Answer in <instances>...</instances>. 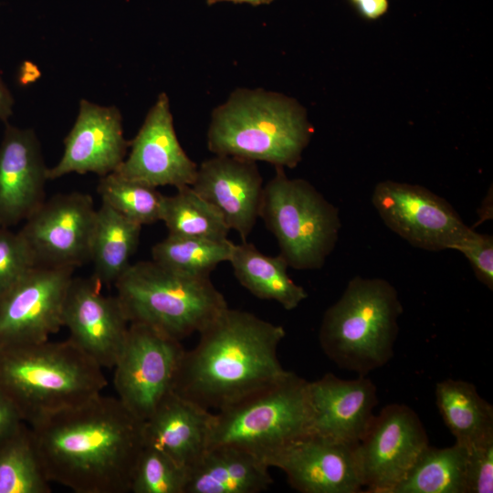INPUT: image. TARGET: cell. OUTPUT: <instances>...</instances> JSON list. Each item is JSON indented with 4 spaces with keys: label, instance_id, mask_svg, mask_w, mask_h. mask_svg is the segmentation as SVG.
<instances>
[{
    "label": "cell",
    "instance_id": "cell-1",
    "mask_svg": "<svg viewBox=\"0 0 493 493\" xmlns=\"http://www.w3.org/2000/svg\"><path fill=\"white\" fill-rule=\"evenodd\" d=\"M143 421L101 393L46 415L30 431L47 477L76 493L131 492Z\"/></svg>",
    "mask_w": 493,
    "mask_h": 493
},
{
    "label": "cell",
    "instance_id": "cell-2",
    "mask_svg": "<svg viewBox=\"0 0 493 493\" xmlns=\"http://www.w3.org/2000/svg\"><path fill=\"white\" fill-rule=\"evenodd\" d=\"M185 351L173 392L217 412L285 377L278 347L286 331L243 310L224 309Z\"/></svg>",
    "mask_w": 493,
    "mask_h": 493
},
{
    "label": "cell",
    "instance_id": "cell-3",
    "mask_svg": "<svg viewBox=\"0 0 493 493\" xmlns=\"http://www.w3.org/2000/svg\"><path fill=\"white\" fill-rule=\"evenodd\" d=\"M312 133L304 108L294 99L262 89H237L211 115L207 147L275 167H295Z\"/></svg>",
    "mask_w": 493,
    "mask_h": 493
},
{
    "label": "cell",
    "instance_id": "cell-4",
    "mask_svg": "<svg viewBox=\"0 0 493 493\" xmlns=\"http://www.w3.org/2000/svg\"><path fill=\"white\" fill-rule=\"evenodd\" d=\"M106 385L102 367L69 339L0 348V391L29 425L93 398Z\"/></svg>",
    "mask_w": 493,
    "mask_h": 493
},
{
    "label": "cell",
    "instance_id": "cell-5",
    "mask_svg": "<svg viewBox=\"0 0 493 493\" xmlns=\"http://www.w3.org/2000/svg\"><path fill=\"white\" fill-rule=\"evenodd\" d=\"M402 313L389 281L355 276L323 315L320 347L339 367L367 375L393 358Z\"/></svg>",
    "mask_w": 493,
    "mask_h": 493
},
{
    "label": "cell",
    "instance_id": "cell-6",
    "mask_svg": "<svg viewBox=\"0 0 493 493\" xmlns=\"http://www.w3.org/2000/svg\"><path fill=\"white\" fill-rule=\"evenodd\" d=\"M114 285L130 323L178 341L200 332L228 307L210 278L184 275L153 260L131 264Z\"/></svg>",
    "mask_w": 493,
    "mask_h": 493
},
{
    "label": "cell",
    "instance_id": "cell-7",
    "mask_svg": "<svg viewBox=\"0 0 493 493\" xmlns=\"http://www.w3.org/2000/svg\"><path fill=\"white\" fill-rule=\"evenodd\" d=\"M309 385V382L288 372L275 383L218 411L214 414L208 447L233 446L264 460L311 433Z\"/></svg>",
    "mask_w": 493,
    "mask_h": 493
},
{
    "label": "cell",
    "instance_id": "cell-8",
    "mask_svg": "<svg viewBox=\"0 0 493 493\" xmlns=\"http://www.w3.org/2000/svg\"><path fill=\"white\" fill-rule=\"evenodd\" d=\"M259 217L294 269H319L333 251L341 226L339 210L308 181L282 167L264 185Z\"/></svg>",
    "mask_w": 493,
    "mask_h": 493
},
{
    "label": "cell",
    "instance_id": "cell-9",
    "mask_svg": "<svg viewBox=\"0 0 493 493\" xmlns=\"http://www.w3.org/2000/svg\"><path fill=\"white\" fill-rule=\"evenodd\" d=\"M185 350L181 341L142 323H130L114 368L117 398L145 421L172 391Z\"/></svg>",
    "mask_w": 493,
    "mask_h": 493
},
{
    "label": "cell",
    "instance_id": "cell-10",
    "mask_svg": "<svg viewBox=\"0 0 493 493\" xmlns=\"http://www.w3.org/2000/svg\"><path fill=\"white\" fill-rule=\"evenodd\" d=\"M428 446L424 425L411 407L384 406L353 447L362 488L369 493H393Z\"/></svg>",
    "mask_w": 493,
    "mask_h": 493
},
{
    "label": "cell",
    "instance_id": "cell-11",
    "mask_svg": "<svg viewBox=\"0 0 493 493\" xmlns=\"http://www.w3.org/2000/svg\"><path fill=\"white\" fill-rule=\"evenodd\" d=\"M372 204L393 232L427 251L455 250L470 230L446 199L417 184L380 182Z\"/></svg>",
    "mask_w": 493,
    "mask_h": 493
},
{
    "label": "cell",
    "instance_id": "cell-12",
    "mask_svg": "<svg viewBox=\"0 0 493 493\" xmlns=\"http://www.w3.org/2000/svg\"><path fill=\"white\" fill-rule=\"evenodd\" d=\"M73 270L36 266L0 296V348L42 342L63 327Z\"/></svg>",
    "mask_w": 493,
    "mask_h": 493
},
{
    "label": "cell",
    "instance_id": "cell-13",
    "mask_svg": "<svg viewBox=\"0 0 493 493\" xmlns=\"http://www.w3.org/2000/svg\"><path fill=\"white\" fill-rule=\"evenodd\" d=\"M96 213L87 194H57L44 201L19 230L37 266L75 268L89 261Z\"/></svg>",
    "mask_w": 493,
    "mask_h": 493
},
{
    "label": "cell",
    "instance_id": "cell-14",
    "mask_svg": "<svg viewBox=\"0 0 493 493\" xmlns=\"http://www.w3.org/2000/svg\"><path fill=\"white\" fill-rule=\"evenodd\" d=\"M130 146L116 174L155 188L193 184L198 166L177 139L166 93L158 96Z\"/></svg>",
    "mask_w": 493,
    "mask_h": 493
},
{
    "label": "cell",
    "instance_id": "cell-15",
    "mask_svg": "<svg viewBox=\"0 0 493 493\" xmlns=\"http://www.w3.org/2000/svg\"><path fill=\"white\" fill-rule=\"evenodd\" d=\"M95 278H72L62 314L68 339L102 368H113L130 322L117 296H104Z\"/></svg>",
    "mask_w": 493,
    "mask_h": 493
},
{
    "label": "cell",
    "instance_id": "cell-16",
    "mask_svg": "<svg viewBox=\"0 0 493 493\" xmlns=\"http://www.w3.org/2000/svg\"><path fill=\"white\" fill-rule=\"evenodd\" d=\"M353 447L309 433L269 454L264 461L282 470L288 484L302 493H359Z\"/></svg>",
    "mask_w": 493,
    "mask_h": 493
},
{
    "label": "cell",
    "instance_id": "cell-17",
    "mask_svg": "<svg viewBox=\"0 0 493 493\" xmlns=\"http://www.w3.org/2000/svg\"><path fill=\"white\" fill-rule=\"evenodd\" d=\"M64 145L60 161L47 169L48 180L71 173H94L101 177L111 173L125 159L130 142L124 138L117 107L100 106L83 99Z\"/></svg>",
    "mask_w": 493,
    "mask_h": 493
},
{
    "label": "cell",
    "instance_id": "cell-18",
    "mask_svg": "<svg viewBox=\"0 0 493 493\" xmlns=\"http://www.w3.org/2000/svg\"><path fill=\"white\" fill-rule=\"evenodd\" d=\"M311 433L356 446L374 417L377 389L366 375L345 380L332 373L309 382Z\"/></svg>",
    "mask_w": 493,
    "mask_h": 493
},
{
    "label": "cell",
    "instance_id": "cell-19",
    "mask_svg": "<svg viewBox=\"0 0 493 493\" xmlns=\"http://www.w3.org/2000/svg\"><path fill=\"white\" fill-rule=\"evenodd\" d=\"M191 186L217 208L242 242L246 241L259 217L264 187L256 162L215 155L197 167Z\"/></svg>",
    "mask_w": 493,
    "mask_h": 493
},
{
    "label": "cell",
    "instance_id": "cell-20",
    "mask_svg": "<svg viewBox=\"0 0 493 493\" xmlns=\"http://www.w3.org/2000/svg\"><path fill=\"white\" fill-rule=\"evenodd\" d=\"M39 142L31 129L5 122L0 144V225L26 220L44 200L47 178Z\"/></svg>",
    "mask_w": 493,
    "mask_h": 493
},
{
    "label": "cell",
    "instance_id": "cell-21",
    "mask_svg": "<svg viewBox=\"0 0 493 493\" xmlns=\"http://www.w3.org/2000/svg\"><path fill=\"white\" fill-rule=\"evenodd\" d=\"M214 414L172 391L143 421V444L189 469L208 447Z\"/></svg>",
    "mask_w": 493,
    "mask_h": 493
},
{
    "label": "cell",
    "instance_id": "cell-22",
    "mask_svg": "<svg viewBox=\"0 0 493 493\" xmlns=\"http://www.w3.org/2000/svg\"><path fill=\"white\" fill-rule=\"evenodd\" d=\"M259 456L233 446L208 447L188 469L185 493H259L273 480Z\"/></svg>",
    "mask_w": 493,
    "mask_h": 493
},
{
    "label": "cell",
    "instance_id": "cell-23",
    "mask_svg": "<svg viewBox=\"0 0 493 493\" xmlns=\"http://www.w3.org/2000/svg\"><path fill=\"white\" fill-rule=\"evenodd\" d=\"M228 262L239 283L258 299L277 301L291 310L308 298L307 291L288 276V265L281 255L267 256L245 241L234 244Z\"/></svg>",
    "mask_w": 493,
    "mask_h": 493
},
{
    "label": "cell",
    "instance_id": "cell-24",
    "mask_svg": "<svg viewBox=\"0 0 493 493\" xmlns=\"http://www.w3.org/2000/svg\"><path fill=\"white\" fill-rule=\"evenodd\" d=\"M435 402L456 443L468 448L493 436V407L467 381L445 379L436 383Z\"/></svg>",
    "mask_w": 493,
    "mask_h": 493
},
{
    "label": "cell",
    "instance_id": "cell-25",
    "mask_svg": "<svg viewBox=\"0 0 493 493\" xmlns=\"http://www.w3.org/2000/svg\"><path fill=\"white\" fill-rule=\"evenodd\" d=\"M142 226L105 203L97 209L89 261L100 284H115L130 264L139 243Z\"/></svg>",
    "mask_w": 493,
    "mask_h": 493
},
{
    "label": "cell",
    "instance_id": "cell-26",
    "mask_svg": "<svg viewBox=\"0 0 493 493\" xmlns=\"http://www.w3.org/2000/svg\"><path fill=\"white\" fill-rule=\"evenodd\" d=\"M467 456L457 443L445 448L429 445L393 493H467Z\"/></svg>",
    "mask_w": 493,
    "mask_h": 493
},
{
    "label": "cell",
    "instance_id": "cell-27",
    "mask_svg": "<svg viewBox=\"0 0 493 493\" xmlns=\"http://www.w3.org/2000/svg\"><path fill=\"white\" fill-rule=\"evenodd\" d=\"M160 220L173 236L224 240L230 230L217 208L192 186L163 195Z\"/></svg>",
    "mask_w": 493,
    "mask_h": 493
},
{
    "label": "cell",
    "instance_id": "cell-28",
    "mask_svg": "<svg viewBox=\"0 0 493 493\" xmlns=\"http://www.w3.org/2000/svg\"><path fill=\"white\" fill-rule=\"evenodd\" d=\"M230 240H214L168 235L152 248V260L176 272L198 278L210 273L222 262L229 261L233 247Z\"/></svg>",
    "mask_w": 493,
    "mask_h": 493
},
{
    "label": "cell",
    "instance_id": "cell-29",
    "mask_svg": "<svg viewBox=\"0 0 493 493\" xmlns=\"http://www.w3.org/2000/svg\"><path fill=\"white\" fill-rule=\"evenodd\" d=\"M50 483L25 425L0 446V493H49Z\"/></svg>",
    "mask_w": 493,
    "mask_h": 493
},
{
    "label": "cell",
    "instance_id": "cell-30",
    "mask_svg": "<svg viewBox=\"0 0 493 493\" xmlns=\"http://www.w3.org/2000/svg\"><path fill=\"white\" fill-rule=\"evenodd\" d=\"M97 190L103 203L142 226L161 219L163 194L155 187L111 173L100 178Z\"/></svg>",
    "mask_w": 493,
    "mask_h": 493
},
{
    "label": "cell",
    "instance_id": "cell-31",
    "mask_svg": "<svg viewBox=\"0 0 493 493\" xmlns=\"http://www.w3.org/2000/svg\"><path fill=\"white\" fill-rule=\"evenodd\" d=\"M188 469L166 454L143 446L131 484L132 493H185Z\"/></svg>",
    "mask_w": 493,
    "mask_h": 493
},
{
    "label": "cell",
    "instance_id": "cell-32",
    "mask_svg": "<svg viewBox=\"0 0 493 493\" xmlns=\"http://www.w3.org/2000/svg\"><path fill=\"white\" fill-rule=\"evenodd\" d=\"M37 266L33 254L18 232L0 226V296Z\"/></svg>",
    "mask_w": 493,
    "mask_h": 493
},
{
    "label": "cell",
    "instance_id": "cell-33",
    "mask_svg": "<svg viewBox=\"0 0 493 493\" xmlns=\"http://www.w3.org/2000/svg\"><path fill=\"white\" fill-rule=\"evenodd\" d=\"M469 261L476 278L490 290L493 289V237L470 230L456 247Z\"/></svg>",
    "mask_w": 493,
    "mask_h": 493
},
{
    "label": "cell",
    "instance_id": "cell-34",
    "mask_svg": "<svg viewBox=\"0 0 493 493\" xmlns=\"http://www.w3.org/2000/svg\"><path fill=\"white\" fill-rule=\"evenodd\" d=\"M467 449V493L493 491V436Z\"/></svg>",
    "mask_w": 493,
    "mask_h": 493
},
{
    "label": "cell",
    "instance_id": "cell-35",
    "mask_svg": "<svg viewBox=\"0 0 493 493\" xmlns=\"http://www.w3.org/2000/svg\"><path fill=\"white\" fill-rule=\"evenodd\" d=\"M25 421L13 402L0 391V446L16 435Z\"/></svg>",
    "mask_w": 493,
    "mask_h": 493
},
{
    "label": "cell",
    "instance_id": "cell-36",
    "mask_svg": "<svg viewBox=\"0 0 493 493\" xmlns=\"http://www.w3.org/2000/svg\"><path fill=\"white\" fill-rule=\"evenodd\" d=\"M357 14L367 21H374L389 9V0H348Z\"/></svg>",
    "mask_w": 493,
    "mask_h": 493
},
{
    "label": "cell",
    "instance_id": "cell-37",
    "mask_svg": "<svg viewBox=\"0 0 493 493\" xmlns=\"http://www.w3.org/2000/svg\"><path fill=\"white\" fill-rule=\"evenodd\" d=\"M14 99L0 77V120L7 122L13 112Z\"/></svg>",
    "mask_w": 493,
    "mask_h": 493
},
{
    "label": "cell",
    "instance_id": "cell-38",
    "mask_svg": "<svg viewBox=\"0 0 493 493\" xmlns=\"http://www.w3.org/2000/svg\"><path fill=\"white\" fill-rule=\"evenodd\" d=\"M38 77L39 71L34 64L28 61L22 64L18 78L21 85H27L29 82L35 81Z\"/></svg>",
    "mask_w": 493,
    "mask_h": 493
},
{
    "label": "cell",
    "instance_id": "cell-39",
    "mask_svg": "<svg viewBox=\"0 0 493 493\" xmlns=\"http://www.w3.org/2000/svg\"><path fill=\"white\" fill-rule=\"evenodd\" d=\"M481 211V214H479V221L483 222L488 219L492 218V215L489 214V210L492 211V194L490 191V194H487V196L484 198L481 207L478 209Z\"/></svg>",
    "mask_w": 493,
    "mask_h": 493
},
{
    "label": "cell",
    "instance_id": "cell-40",
    "mask_svg": "<svg viewBox=\"0 0 493 493\" xmlns=\"http://www.w3.org/2000/svg\"><path fill=\"white\" fill-rule=\"evenodd\" d=\"M275 0H206L208 5H213L221 2H232L235 4H249L251 5H268Z\"/></svg>",
    "mask_w": 493,
    "mask_h": 493
},
{
    "label": "cell",
    "instance_id": "cell-41",
    "mask_svg": "<svg viewBox=\"0 0 493 493\" xmlns=\"http://www.w3.org/2000/svg\"><path fill=\"white\" fill-rule=\"evenodd\" d=\"M0 226H2L0 225Z\"/></svg>",
    "mask_w": 493,
    "mask_h": 493
}]
</instances>
